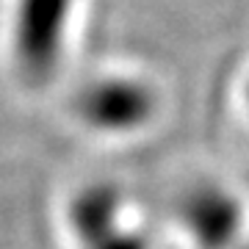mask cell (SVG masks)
<instances>
[{
    "label": "cell",
    "mask_w": 249,
    "mask_h": 249,
    "mask_svg": "<svg viewBox=\"0 0 249 249\" xmlns=\"http://www.w3.org/2000/svg\"><path fill=\"white\" fill-rule=\"evenodd\" d=\"M78 0H14L11 11V58L19 78L47 86L58 75L70 45Z\"/></svg>",
    "instance_id": "cell-1"
},
{
    "label": "cell",
    "mask_w": 249,
    "mask_h": 249,
    "mask_svg": "<svg viewBox=\"0 0 249 249\" xmlns=\"http://www.w3.org/2000/svg\"><path fill=\"white\" fill-rule=\"evenodd\" d=\"M75 114L103 136H133L158 114L155 86L136 75H100L75 97Z\"/></svg>",
    "instance_id": "cell-2"
},
{
    "label": "cell",
    "mask_w": 249,
    "mask_h": 249,
    "mask_svg": "<svg viewBox=\"0 0 249 249\" xmlns=\"http://www.w3.org/2000/svg\"><path fill=\"white\" fill-rule=\"evenodd\" d=\"M178 219L199 249H232L244 235V202L216 183L188 188L178 202Z\"/></svg>",
    "instance_id": "cell-3"
},
{
    "label": "cell",
    "mask_w": 249,
    "mask_h": 249,
    "mask_svg": "<svg viewBox=\"0 0 249 249\" xmlns=\"http://www.w3.org/2000/svg\"><path fill=\"white\" fill-rule=\"evenodd\" d=\"M70 227L80 249L94 247L122 227V194L108 183H91L70 202Z\"/></svg>",
    "instance_id": "cell-4"
},
{
    "label": "cell",
    "mask_w": 249,
    "mask_h": 249,
    "mask_svg": "<svg viewBox=\"0 0 249 249\" xmlns=\"http://www.w3.org/2000/svg\"><path fill=\"white\" fill-rule=\"evenodd\" d=\"M89 249H150V241L147 235L139 230H127V227H119L116 232H111L108 238L97 241L94 247Z\"/></svg>",
    "instance_id": "cell-5"
},
{
    "label": "cell",
    "mask_w": 249,
    "mask_h": 249,
    "mask_svg": "<svg viewBox=\"0 0 249 249\" xmlns=\"http://www.w3.org/2000/svg\"><path fill=\"white\" fill-rule=\"evenodd\" d=\"M247 103H249V89H247Z\"/></svg>",
    "instance_id": "cell-6"
},
{
    "label": "cell",
    "mask_w": 249,
    "mask_h": 249,
    "mask_svg": "<svg viewBox=\"0 0 249 249\" xmlns=\"http://www.w3.org/2000/svg\"><path fill=\"white\" fill-rule=\"evenodd\" d=\"M244 249H249V247H244Z\"/></svg>",
    "instance_id": "cell-7"
}]
</instances>
